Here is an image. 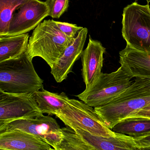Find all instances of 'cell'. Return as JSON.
<instances>
[{
    "mask_svg": "<svg viewBox=\"0 0 150 150\" xmlns=\"http://www.w3.org/2000/svg\"><path fill=\"white\" fill-rule=\"evenodd\" d=\"M51 146L30 133L15 129L0 133V150H51Z\"/></svg>",
    "mask_w": 150,
    "mask_h": 150,
    "instance_id": "obj_12",
    "label": "cell"
},
{
    "mask_svg": "<svg viewBox=\"0 0 150 150\" xmlns=\"http://www.w3.org/2000/svg\"><path fill=\"white\" fill-rule=\"evenodd\" d=\"M105 52L101 42L92 39L90 35L87 47L81 56L82 76L86 87L90 86L102 73Z\"/></svg>",
    "mask_w": 150,
    "mask_h": 150,
    "instance_id": "obj_11",
    "label": "cell"
},
{
    "mask_svg": "<svg viewBox=\"0 0 150 150\" xmlns=\"http://www.w3.org/2000/svg\"><path fill=\"white\" fill-rule=\"evenodd\" d=\"M88 145H89V149H90V150H97L96 149H95V148H93V147H92V146L89 145V144H88Z\"/></svg>",
    "mask_w": 150,
    "mask_h": 150,
    "instance_id": "obj_25",
    "label": "cell"
},
{
    "mask_svg": "<svg viewBox=\"0 0 150 150\" xmlns=\"http://www.w3.org/2000/svg\"><path fill=\"white\" fill-rule=\"evenodd\" d=\"M132 78L121 67L110 74L102 73L90 86L76 96L91 107L105 105L129 87L133 83Z\"/></svg>",
    "mask_w": 150,
    "mask_h": 150,
    "instance_id": "obj_5",
    "label": "cell"
},
{
    "mask_svg": "<svg viewBox=\"0 0 150 150\" xmlns=\"http://www.w3.org/2000/svg\"><path fill=\"white\" fill-rule=\"evenodd\" d=\"M43 115L33 93H13L0 90V128L17 120Z\"/></svg>",
    "mask_w": 150,
    "mask_h": 150,
    "instance_id": "obj_7",
    "label": "cell"
},
{
    "mask_svg": "<svg viewBox=\"0 0 150 150\" xmlns=\"http://www.w3.org/2000/svg\"><path fill=\"white\" fill-rule=\"evenodd\" d=\"M29 33L12 37L0 36V63L16 59L27 52Z\"/></svg>",
    "mask_w": 150,
    "mask_h": 150,
    "instance_id": "obj_15",
    "label": "cell"
},
{
    "mask_svg": "<svg viewBox=\"0 0 150 150\" xmlns=\"http://www.w3.org/2000/svg\"><path fill=\"white\" fill-rule=\"evenodd\" d=\"M73 40L60 30L55 21L45 20L33 30L26 52L32 59L40 57L52 68Z\"/></svg>",
    "mask_w": 150,
    "mask_h": 150,
    "instance_id": "obj_2",
    "label": "cell"
},
{
    "mask_svg": "<svg viewBox=\"0 0 150 150\" xmlns=\"http://www.w3.org/2000/svg\"><path fill=\"white\" fill-rule=\"evenodd\" d=\"M27 52L0 63V90L13 93H33L44 89L43 80L34 69Z\"/></svg>",
    "mask_w": 150,
    "mask_h": 150,
    "instance_id": "obj_3",
    "label": "cell"
},
{
    "mask_svg": "<svg viewBox=\"0 0 150 150\" xmlns=\"http://www.w3.org/2000/svg\"><path fill=\"white\" fill-rule=\"evenodd\" d=\"M119 57L121 67L131 78L150 80V54L127 45L119 52Z\"/></svg>",
    "mask_w": 150,
    "mask_h": 150,
    "instance_id": "obj_13",
    "label": "cell"
},
{
    "mask_svg": "<svg viewBox=\"0 0 150 150\" xmlns=\"http://www.w3.org/2000/svg\"><path fill=\"white\" fill-rule=\"evenodd\" d=\"M55 23L60 30L67 37L72 39L75 38L78 32L83 28L77 25L65 22L55 21Z\"/></svg>",
    "mask_w": 150,
    "mask_h": 150,
    "instance_id": "obj_21",
    "label": "cell"
},
{
    "mask_svg": "<svg viewBox=\"0 0 150 150\" xmlns=\"http://www.w3.org/2000/svg\"><path fill=\"white\" fill-rule=\"evenodd\" d=\"M130 141L136 148H147L150 147V133L139 137H130Z\"/></svg>",
    "mask_w": 150,
    "mask_h": 150,
    "instance_id": "obj_22",
    "label": "cell"
},
{
    "mask_svg": "<svg viewBox=\"0 0 150 150\" xmlns=\"http://www.w3.org/2000/svg\"><path fill=\"white\" fill-rule=\"evenodd\" d=\"M141 118L150 119V104L128 118Z\"/></svg>",
    "mask_w": 150,
    "mask_h": 150,
    "instance_id": "obj_23",
    "label": "cell"
},
{
    "mask_svg": "<svg viewBox=\"0 0 150 150\" xmlns=\"http://www.w3.org/2000/svg\"><path fill=\"white\" fill-rule=\"evenodd\" d=\"M17 10L18 11L13 14L5 37L28 33L34 30L49 13L45 2L40 0H28Z\"/></svg>",
    "mask_w": 150,
    "mask_h": 150,
    "instance_id": "obj_9",
    "label": "cell"
},
{
    "mask_svg": "<svg viewBox=\"0 0 150 150\" xmlns=\"http://www.w3.org/2000/svg\"><path fill=\"white\" fill-rule=\"evenodd\" d=\"M150 104V80L136 78L126 91L108 104L94 108L106 126L112 129L120 122Z\"/></svg>",
    "mask_w": 150,
    "mask_h": 150,
    "instance_id": "obj_1",
    "label": "cell"
},
{
    "mask_svg": "<svg viewBox=\"0 0 150 150\" xmlns=\"http://www.w3.org/2000/svg\"><path fill=\"white\" fill-rule=\"evenodd\" d=\"M50 16L53 18H59L66 11L69 6V0H46Z\"/></svg>",
    "mask_w": 150,
    "mask_h": 150,
    "instance_id": "obj_20",
    "label": "cell"
},
{
    "mask_svg": "<svg viewBox=\"0 0 150 150\" xmlns=\"http://www.w3.org/2000/svg\"><path fill=\"white\" fill-rule=\"evenodd\" d=\"M122 37L129 47L150 54V8L136 2L123 9Z\"/></svg>",
    "mask_w": 150,
    "mask_h": 150,
    "instance_id": "obj_4",
    "label": "cell"
},
{
    "mask_svg": "<svg viewBox=\"0 0 150 150\" xmlns=\"http://www.w3.org/2000/svg\"><path fill=\"white\" fill-rule=\"evenodd\" d=\"M136 1H137V0H136ZM146 1H147V2H148V4L150 2V0H146Z\"/></svg>",
    "mask_w": 150,
    "mask_h": 150,
    "instance_id": "obj_26",
    "label": "cell"
},
{
    "mask_svg": "<svg viewBox=\"0 0 150 150\" xmlns=\"http://www.w3.org/2000/svg\"><path fill=\"white\" fill-rule=\"evenodd\" d=\"M111 130L129 137H139L150 133V119L129 118L116 124Z\"/></svg>",
    "mask_w": 150,
    "mask_h": 150,
    "instance_id": "obj_17",
    "label": "cell"
},
{
    "mask_svg": "<svg viewBox=\"0 0 150 150\" xmlns=\"http://www.w3.org/2000/svg\"><path fill=\"white\" fill-rule=\"evenodd\" d=\"M136 150H150V147L147 148H136Z\"/></svg>",
    "mask_w": 150,
    "mask_h": 150,
    "instance_id": "obj_24",
    "label": "cell"
},
{
    "mask_svg": "<svg viewBox=\"0 0 150 150\" xmlns=\"http://www.w3.org/2000/svg\"><path fill=\"white\" fill-rule=\"evenodd\" d=\"M88 30L83 28L66 48L58 61L51 68V73L57 83H61L72 72L76 62L82 56L87 38Z\"/></svg>",
    "mask_w": 150,
    "mask_h": 150,
    "instance_id": "obj_10",
    "label": "cell"
},
{
    "mask_svg": "<svg viewBox=\"0 0 150 150\" xmlns=\"http://www.w3.org/2000/svg\"><path fill=\"white\" fill-rule=\"evenodd\" d=\"M55 115L74 130L81 129L93 135L105 137L117 135L106 126L94 108L77 100L69 99L65 107Z\"/></svg>",
    "mask_w": 150,
    "mask_h": 150,
    "instance_id": "obj_6",
    "label": "cell"
},
{
    "mask_svg": "<svg viewBox=\"0 0 150 150\" xmlns=\"http://www.w3.org/2000/svg\"><path fill=\"white\" fill-rule=\"evenodd\" d=\"M51 150H55V149H52Z\"/></svg>",
    "mask_w": 150,
    "mask_h": 150,
    "instance_id": "obj_27",
    "label": "cell"
},
{
    "mask_svg": "<svg viewBox=\"0 0 150 150\" xmlns=\"http://www.w3.org/2000/svg\"><path fill=\"white\" fill-rule=\"evenodd\" d=\"M74 131L86 143L97 150H136L129 137L117 134L115 137H105L93 135L81 129Z\"/></svg>",
    "mask_w": 150,
    "mask_h": 150,
    "instance_id": "obj_14",
    "label": "cell"
},
{
    "mask_svg": "<svg viewBox=\"0 0 150 150\" xmlns=\"http://www.w3.org/2000/svg\"><path fill=\"white\" fill-rule=\"evenodd\" d=\"M33 98L43 114L55 115L65 107L69 98L64 92H50L43 89L33 93Z\"/></svg>",
    "mask_w": 150,
    "mask_h": 150,
    "instance_id": "obj_16",
    "label": "cell"
},
{
    "mask_svg": "<svg viewBox=\"0 0 150 150\" xmlns=\"http://www.w3.org/2000/svg\"><path fill=\"white\" fill-rule=\"evenodd\" d=\"M15 129L33 135L54 149L61 142L63 138L62 128L56 120L49 115L14 121L0 128V133Z\"/></svg>",
    "mask_w": 150,
    "mask_h": 150,
    "instance_id": "obj_8",
    "label": "cell"
},
{
    "mask_svg": "<svg viewBox=\"0 0 150 150\" xmlns=\"http://www.w3.org/2000/svg\"><path fill=\"white\" fill-rule=\"evenodd\" d=\"M28 0H0V36H6L15 11Z\"/></svg>",
    "mask_w": 150,
    "mask_h": 150,
    "instance_id": "obj_18",
    "label": "cell"
},
{
    "mask_svg": "<svg viewBox=\"0 0 150 150\" xmlns=\"http://www.w3.org/2000/svg\"><path fill=\"white\" fill-rule=\"evenodd\" d=\"M63 138L55 150H90L89 145L72 129L62 128Z\"/></svg>",
    "mask_w": 150,
    "mask_h": 150,
    "instance_id": "obj_19",
    "label": "cell"
},
{
    "mask_svg": "<svg viewBox=\"0 0 150 150\" xmlns=\"http://www.w3.org/2000/svg\"></svg>",
    "mask_w": 150,
    "mask_h": 150,
    "instance_id": "obj_28",
    "label": "cell"
}]
</instances>
